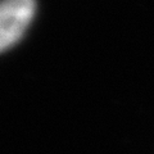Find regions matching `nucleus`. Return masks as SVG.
Wrapping results in <instances>:
<instances>
[{
    "label": "nucleus",
    "instance_id": "nucleus-1",
    "mask_svg": "<svg viewBox=\"0 0 154 154\" xmlns=\"http://www.w3.org/2000/svg\"><path fill=\"white\" fill-rule=\"evenodd\" d=\"M35 0H2L0 50L7 51L21 40L35 16Z\"/></svg>",
    "mask_w": 154,
    "mask_h": 154
}]
</instances>
